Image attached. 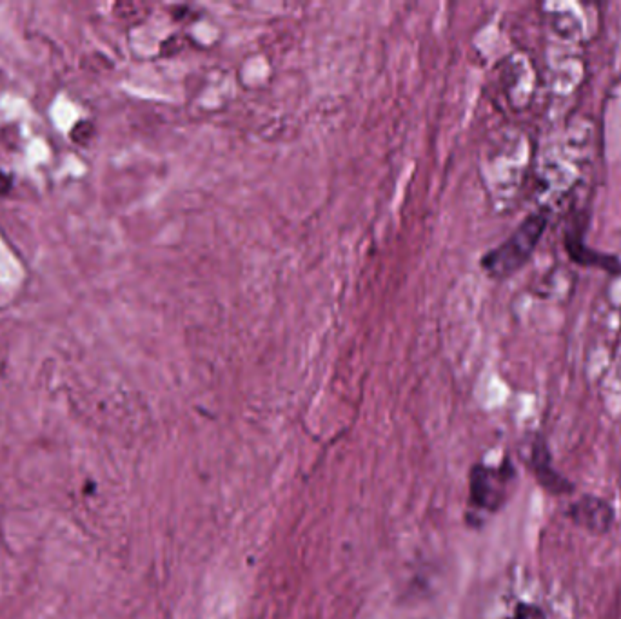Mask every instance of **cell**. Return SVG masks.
<instances>
[{"label": "cell", "instance_id": "7a4b0ae2", "mask_svg": "<svg viewBox=\"0 0 621 619\" xmlns=\"http://www.w3.org/2000/svg\"><path fill=\"white\" fill-rule=\"evenodd\" d=\"M514 480L513 463L505 460L498 467L474 465L469 474V505L480 514H494L507 502V492Z\"/></svg>", "mask_w": 621, "mask_h": 619}, {"label": "cell", "instance_id": "52a82bcc", "mask_svg": "<svg viewBox=\"0 0 621 619\" xmlns=\"http://www.w3.org/2000/svg\"><path fill=\"white\" fill-rule=\"evenodd\" d=\"M11 187V178L8 175H4V173H0V197L2 195H6L8 191H10Z\"/></svg>", "mask_w": 621, "mask_h": 619}, {"label": "cell", "instance_id": "5b68a950", "mask_svg": "<svg viewBox=\"0 0 621 619\" xmlns=\"http://www.w3.org/2000/svg\"><path fill=\"white\" fill-rule=\"evenodd\" d=\"M567 251H569L571 258L576 260V264L600 267V269L611 271V273H620L621 271V264L618 262V258L603 255V253H596V251H589L587 247L583 246L580 236H567Z\"/></svg>", "mask_w": 621, "mask_h": 619}, {"label": "cell", "instance_id": "3957f363", "mask_svg": "<svg viewBox=\"0 0 621 619\" xmlns=\"http://www.w3.org/2000/svg\"><path fill=\"white\" fill-rule=\"evenodd\" d=\"M569 518L585 531L603 534L614 523V509L603 498L583 496L580 502L574 503L569 509Z\"/></svg>", "mask_w": 621, "mask_h": 619}, {"label": "cell", "instance_id": "277c9868", "mask_svg": "<svg viewBox=\"0 0 621 619\" xmlns=\"http://www.w3.org/2000/svg\"><path fill=\"white\" fill-rule=\"evenodd\" d=\"M533 471L538 483L545 491L551 494H565L572 491L571 483L562 474L552 469L551 454L547 451V445L543 442L534 443L533 447Z\"/></svg>", "mask_w": 621, "mask_h": 619}, {"label": "cell", "instance_id": "6da1fadb", "mask_svg": "<svg viewBox=\"0 0 621 619\" xmlns=\"http://www.w3.org/2000/svg\"><path fill=\"white\" fill-rule=\"evenodd\" d=\"M547 229V217L534 213L525 218L522 226L509 236L502 246L489 251L482 258V267L493 278H509L533 256Z\"/></svg>", "mask_w": 621, "mask_h": 619}, {"label": "cell", "instance_id": "8992f818", "mask_svg": "<svg viewBox=\"0 0 621 619\" xmlns=\"http://www.w3.org/2000/svg\"><path fill=\"white\" fill-rule=\"evenodd\" d=\"M509 619H545V614L540 607L531 603H518L514 609L513 616Z\"/></svg>", "mask_w": 621, "mask_h": 619}]
</instances>
